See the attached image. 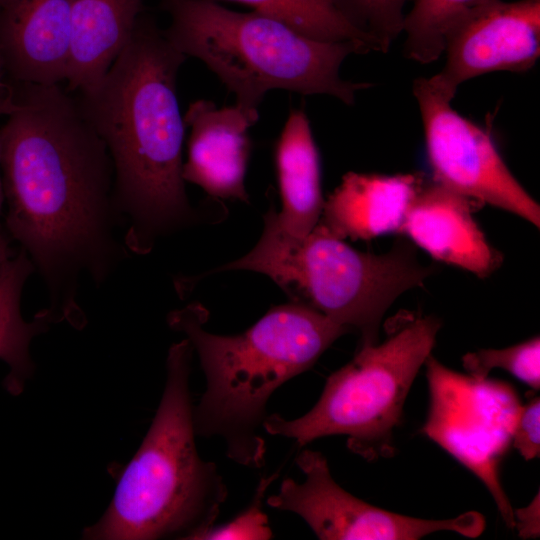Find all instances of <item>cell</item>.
I'll use <instances>...</instances> for the list:
<instances>
[{
  "mask_svg": "<svg viewBox=\"0 0 540 540\" xmlns=\"http://www.w3.org/2000/svg\"><path fill=\"white\" fill-rule=\"evenodd\" d=\"M22 92L0 128L5 226L43 277L56 320L80 328V276L101 282L122 251L113 165L78 99L60 85Z\"/></svg>",
  "mask_w": 540,
  "mask_h": 540,
  "instance_id": "1",
  "label": "cell"
},
{
  "mask_svg": "<svg viewBox=\"0 0 540 540\" xmlns=\"http://www.w3.org/2000/svg\"><path fill=\"white\" fill-rule=\"evenodd\" d=\"M186 56L139 18L104 77L78 102L113 165V204L128 221L125 244L145 253L155 238L189 223L182 176L184 117L177 76Z\"/></svg>",
  "mask_w": 540,
  "mask_h": 540,
  "instance_id": "2",
  "label": "cell"
},
{
  "mask_svg": "<svg viewBox=\"0 0 540 540\" xmlns=\"http://www.w3.org/2000/svg\"><path fill=\"white\" fill-rule=\"evenodd\" d=\"M208 311L192 303L168 315L196 350L206 387L193 406L196 435L220 437L234 463L259 469L265 464L261 435L271 395L309 370L350 331L298 302L271 308L245 332L218 335L204 329Z\"/></svg>",
  "mask_w": 540,
  "mask_h": 540,
  "instance_id": "3",
  "label": "cell"
},
{
  "mask_svg": "<svg viewBox=\"0 0 540 540\" xmlns=\"http://www.w3.org/2000/svg\"><path fill=\"white\" fill-rule=\"evenodd\" d=\"M192 354L186 338L169 349L153 421L121 472L108 509L84 530L85 539L201 540L214 525L228 489L216 464L203 460L196 447Z\"/></svg>",
  "mask_w": 540,
  "mask_h": 540,
  "instance_id": "4",
  "label": "cell"
},
{
  "mask_svg": "<svg viewBox=\"0 0 540 540\" xmlns=\"http://www.w3.org/2000/svg\"><path fill=\"white\" fill-rule=\"evenodd\" d=\"M168 41L186 57L203 62L236 97L258 112L266 93L286 90L328 95L353 105L368 82L345 80L344 60L370 50L354 41H323L255 11L238 12L213 0H167Z\"/></svg>",
  "mask_w": 540,
  "mask_h": 540,
  "instance_id": "5",
  "label": "cell"
},
{
  "mask_svg": "<svg viewBox=\"0 0 540 540\" xmlns=\"http://www.w3.org/2000/svg\"><path fill=\"white\" fill-rule=\"evenodd\" d=\"M249 270L270 277L293 302L305 304L360 334V346L375 344L381 320L405 291L423 284L433 268L398 242L387 253L358 251L319 222L302 240L280 232L264 216L258 243L217 269Z\"/></svg>",
  "mask_w": 540,
  "mask_h": 540,
  "instance_id": "6",
  "label": "cell"
},
{
  "mask_svg": "<svg viewBox=\"0 0 540 540\" xmlns=\"http://www.w3.org/2000/svg\"><path fill=\"white\" fill-rule=\"evenodd\" d=\"M440 321L417 316L399 321L384 342L362 345L326 380L317 403L301 417L268 415L263 430L299 447L331 435L366 460L390 456L393 433L416 375L431 355Z\"/></svg>",
  "mask_w": 540,
  "mask_h": 540,
  "instance_id": "7",
  "label": "cell"
},
{
  "mask_svg": "<svg viewBox=\"0 0 540 540\" xmlns=\"http://www.w3.org/2000/svg\"><path fill=\"white\" fill-rule=\"evenodd\" d=\"M425 365L430 405L422 432L485 485L505 524L514 529L499 469L522 405L516 390L500 380L453 371L432 355Z\"/></svg>",
  "mask_w": 540,
  "mask_h": 540,
  "instance_id": "8",
  "label": "cell"
},
{
  "mask_svg": "<svg viewBox=\"0 0 540 540\" xmlns=\"http://www.w3.org/2000/svg\"><path fill=\"white\" fill-rule=\"evenodd\" d=\"M433 180L540 225V206L509 170L490 133L459 114L433 80L413 83Z\"/></svg>",
  "mask_w": 540,
  "mask_h": 540,
  "instance_id": "9",
  "label": "cell"
},
{
  "mask_svg": "<svg viewBox=\"0 0 540 540\" xmlns=\"http://www.w3.org/2000/svg\"><path fill=\"white\" fill-rule=\"evenodd\" d=\"M295 462L305 475L298 483L285 478L277 494L266 499L273 509L299 515L321 540H417L437 531L476 538L485 518L469 511L451 519L430 520L401 515L371 505L348 493L333 479L327 459L303 449Z\"/></svg>",
  "mask_w": 540,
  "mask_h": 540,
  "instance_id": "10",
  "label": "cell"
},
{
  "mask_svg": "<svg viewBox=\"0 0 540 540\" xmlns=\"http://www.w3.org/2000/svg\"><path fill=\"white\" fill-rule=\"evenodd\" d=\"M442 70L431 76L454 98L469 79L496 71L527 72L540 56V0H493L453 28Z\"/></svg>",
  "mask_w": 540,
  "mask_h": 540,
  "instance_id": "11",
  "label": "cell"
},
{
  "mask_svg": "<svg viewBox=\"0 0 540 540\" xmlns=\"http://www.w3.org/2000/svg\"><path fill=\"white\" fill-rule=\"evenodd\" d=\"M258 119L259 112L236 103L225 107L204 99L191 103L184 115L190 130L182 167L184 181L198 185L212 197L248 201L249 130Z\"/></svg>",
  "mask_w": 540,
  "mask_h": 540,
  "instance_id": "12",
  "label": "cell"
},
{
  "mask_svg": "<svg viewBox=\"0 0 540 540\" xmlns=\"http://www.w3.org/2000/svg\"><path fill=\"white\" fill-rule=\"evenodd\" d=\"M72 0H5L0 6V62L23 85L66 81Z\"/></svg>",
  "mask_w": 540,
  "mask_h": 540,
  "instance_id": "13",
  "label": "cell"
},
{
  "mask_svg": "<svg viewBox=\"0 0 540 540\" xmlns=\"http://www.w3.org/2000/svg\"><path fill=\"white\" fill-rule=\"evenodd\" d=\"M476 202L433 179H424L399 233L434 259L486 278L500 267L503 257L473 217Z\"/></svg>",
  "mask_w": 540,
  "mask_h": 540,
  "instance_id": "14",
  "label": "cell"
},
{
  "mask_svg": "<svg viewBox=\"0 0 540 540\" xmlns=\"http://www.w3.org/2000/svg\"><path fill=\"white\" fill-rule=\"evenodd\" d=\"M420 174L349 172L324 201L319 223L341 239L371 240L399 233L407 210L422 185Z\"/></svg>",
  "mask_w": 540,
  "mask_h": 540,
  "instance_id": "15",
  "label": "cell"
},
{
  "mask_svg": "<svg viewBox=\"0 0 540 540\" xmlns=\"http://www.w3.org/2000/svg\"><path fill=\"white\" fill-rule=\"evenodd\" d=\"M274 159L282 207L269 212L280 232L300 241L315 228L324 205L319 151L304 109L290 111Z\"/></svg>",
  "mask_w": 540,
  "mask_h": 540,
  "instance_id": "16",
  "label": "cell"
},
{
  "mask_svg": "<svg viewBox=\"0 0 540 540\" xmlns=\"http://www.w3.org/2000/svg\"><path fill=\"white\" fill-rule=\"evenodd\" d=\"M141 7V0H72L70 90H87L104 77L130 40Z\"/></svg>",
  "mask_w": 540,
  "mask_h": 540,
  "instance_id": "17",
  "label": "cell"
},
{
  "mask_svg": "<svg viewBox=\"0 0 540 540\" xmlns=\"http://www.w3.org/2000/svg\"><path fill=\"white\" fill-rule=\"evenodd\" d=\"M33 270L31 260L22 249L0 265V359L9 366L3 386L14 396L22 393L34 371L29 352L31 340L56 322L48 309L38 312L31 322L22 317V290Z\"/></svg>",
  "mask_w": 540,
  "mask_h": 540,
  "instance_id": "18",
  "label": "cell"
},
{
  "mask_svg": "<svg viewBox=\"0 0 540 540\" xmlns=\"http://www.w3.org/2000/svg\"><path fill=\"white\" fill-rule=\"evenodd\" d=\"M491 1L414 0L404 19V55L420 64L436 61L443 54L453 28Z\"/></svg>",
  "mask_w": 540,
  "mask_h": 540,
  "instance_id": "19",
  "label": "cell"
},
{
  "mask_svg": "<svg viewBox=\"0 0 540 540\" xmlns=\"http://www.w3.org/2000/svg\"><path fill=\"white\" fill-rule=\"evenodd\" d=\"M274 17L299 32L323 41H354L370 51L375 44L353 27L336 8L333 0H229Z\"/></svg>",
  "mask_w": 540,
  "mask_h": 540,
  "instance_id": "20",
  "label": "cell"
},
{
  "mask_svg": "<svg viewBox=\"0 0 540 540\" xmlns=\"http://www.w3.org/2000/svg\"><path fill=\"white\" fill-rule=\"evenodd\" d=\"M343 17L367 36L380 52H387L403 32L407 0H333Z\"/></svg>",
  "mask_w": 540,
  "mask_h": 540,
  "instance_id": "21",
  "label": "cell"
},
{
  "mask_svg": "<svg viewBox=\"0 0 540 540\" xmlns=\"http://www.w3.org/2000/svg\"><path fill=\"white\" fill-rule=\"evenodd\" d=\"M462 364L473 377L486 378L493 369L500 368L534 390H539V336L503 349H480L467 353L462 358Z\"/></svg>",
  "mask_w": 540,
  "mask_h": 540,
  "instance_id": "22",
  "label": "cell"
},
{
  "mask_svg": "<svg viewBox=\"0 0 540 540\" xmlns=\"http://www.w3.org/2000/svg\"><path fill=\"white\" fill-rule=\"evenodd\" d=\"M279 476L275 472L262 477L253 494V497L234 518L225 524L213 525L201 538V540H269L273 532L268 522V517L263 511V500L266 491L272 482Z\"/></svg>",
  "mask_w": 540,
  "mask_h": 540,
  "instance_id": "23",
  "label": "cell"
},
{
  "mask_svg": "<svg viewBox=\"0 0 540 540\" xmlns=\"http://www.w3.org/2000/svg\"><path fill=\"white\" fill-rule=\"evenodd\" d=\"M511 445L525 460L540 454V401L536 396L522 404L517 415Z\"/></svg>",
  "mask_w": 540,
  "mask_h": 540,
  "instance_id": "24",
  "label": "cell"
},
{
  "mask_svg": "<svg viewBox=\"0 0 540 540\" xmlns=\"http://www.w3.org/2000/svg\"><path fill=\"white\" fill-rule=\"evenodd\" d=\"M16 106L15 95L13 90L5 82L3 71L0 68V115L10 114ZM0 163H1V139H0ZM4 202V191L1 177L0 167V216L2 212V206ZM10 250L8 247V241L1 230L0 225V265L10 257Z\"/></svg>",
  "mask_w": 540,
  "mask_h": 540,
  "instance_id": "25",
  "label": "cell"
},
{
  "mask_svg": "<svg viewBox=\"0 0 540 540\" xmlns=\"http://www.w3.org/2000/svg\"><path fill=\"white\" fill-rule=\"evenodd\" d=\"M540 502L539 494L526 507L516 509L514 514V528L522 538H535L540 531Z\"/></svg>",
  "mask_w": 540,
  "mask_h": 540,
  "instance_id": "26",
  "label": "cell"
},
{
  "mask_svg": "<svg viewBox=\"0 0 540 540\" xmlns=\"http://www.w3.org/2000/svg\"><path fill=\"white\" fill-rule=\"evenodd\" d=\"M5 0H0V6L4 3Z\"/></svg>",
  "mask_w": 540,
  "mask_h": 540,
  "instance_id": "27",
  "label": "cell"
}]
</instances>
